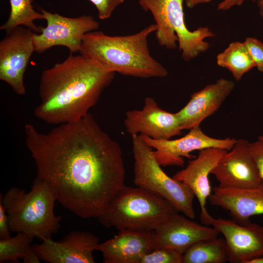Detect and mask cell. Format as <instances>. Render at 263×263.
<instances>
[{"label":"cell","mask_w":263,"mask_h":263,"mask_svg":"<svg viewBox=\"0 0 263 263\" xmlns=\"http://www.w3.org/2000/svg\"><path fill=\"white\" fill-rule=\"evenodd\" d=\"M25 143L56 200L83 219L98 218L125 186L121 149L88 113L47 133L24 126Z\"/></svg>","instance_id":"6da1fadb"},{"label":"cell","mask_w":263,"mask_h":263,"mask_svg":"<svg viewBox=\"0 0 263 263\" xmlns=\"http://www.w3.org/2000/svg\"><path fill=\"white\" fill-rule=\"evenodd\" d=\"M114 74L93 59L71 54L42 72L35 116L57 125L79 120L96 104Z\"/></svg>","instance_id":"7a4b0ae2"},{"label":"cell","mask_w":263,"mask_h":263,"mask_svg":"<svg viewBox=\"0 0 263 263\" xmlns=\"http://www.w3.org/2000/svg\"><path fill=\"white\" fill-rule=\"evenodd\" d=\"M156 29L152 24L135 34L122 36L90 32L84 36L79 53L114 73L143 78L164 77L167 70L151 56L148 46L149 36Z\"/></svg>","instance_id":"3957f363"},{"label":"cell","mask_w":263,"mask_h":263,"mask_svg":"<svg viewBox=\"0 0 263 263\" xmlns=\"http://www.w3.org/2000/svg\"><path fill=\"white\" fill-rule=\"evenodd\" d=\"M0 201L8 217L10 231L26 233L40 240L52 239L60 227L61 218L54 213L55 193L50 186L37 177L31 190L12 187Z\"/></svg>","instance_id":"277c9868"},{"label":"cell","mask_w":263,"mask_h":263,"mask_svg":"<svg viewBox=\"0 0 263 263\" xmlns=\"http://www.w3.org/2000/svg\"><path fill=\"white\" fill-rule=\"evenodd\" d=\"M175 211L163 198L139 187L125 185L97 219L103 226L118 230H154Z\"/></svg>","instance_id":"5b68a950"},{"label":"cell","mask_w":263,"mask_h":263,"mask_svg":"<svg viewBox=\"0 0 263 263\" xmlns=\"http://www.w3.org/2000/svg\"><path fill=\"white\" fill-rule=\"evenodd\" d=\"M184 0H138L145 11L150 12L155 21V36L159 44L167 49H179L185 61H189L209 49L205 39L215 36L207 27L191 31L185 23Z\"/></svg>","instance_id":"8992f818"},{"label":"cell","mask_w":263,"mask_h":263,"mask_svg":"<svg viewBox=\"0 0 263 263\" xmlns=\"http://www.w3.org/2000/svg\"><path fill=\"white\" fill-rule=\"evenodd\" d=\"M134 158V184L168 201L189 219L195 216V195L185 184L168 176L161 169L152 148L140 135L132 136Z\"/></svg>","instance_id":"52a82bcc"},{"label":"cell","mask_w":263,"mask_h":263,"mask_svg":"<svg viewBox=\"0 0 263 263\" xmlns=\"http://www.w3.org/2000/svg\"><path fill=\"white\" fill-rule=\"evenodd\" d=\"M47 25L39 33H33L35 51L42 54L52 47L62 46L71 54L79 52L84 36L97 30L99 22L88 15L70 18L41 9Z\"/></svg>","instance_id":"ba28073f"},{"label":"cell","mask_w":263,"mask_h":263,"mask_svg":"<svg viewBox=\"0 0 263 263\" xmlns=\"http://www.w3.org/2000/svg\"><path fill=\"white\" fill-rule=\"evenodd\" d=\"M0 41V79L17 94L24 95V75L35 51L34 32L19 26L6 32Z\"/></svg>","instance_id":"9c48e42d"},{"label":"cell","mask_w":263,"mask_h":263,"mask_svg":"<svg viewBox=\"0 0 263 263\" xmlns=\"http://www.w3.org/2000/svg\"><path fill=\"white\" fill-rule=\"evenodd\" d=\"M219 187L230 188H255L263 187L256 163L250 150V143L237 139L211 171Z\"/></svg>","instance_id":"30bf717a"},{"label":"cell","mask_w":263,"mask_h":263,"mask_svg":"<svg viewBox=\"0 0 263 263\" xmlns=\"http://www.w3.org/2000/svg\"><path fill=\"white\" fill-rule=\"evenodd\" d=\"M148 146L155 149L154 155L161 167H183L184 158L192 159L191 153L196 150L217 148L230 150L237 139L233 138L216 139L205 134L200 127L192 128L183 137L175 140H155L142 136Z\"/></svg>","instance_id":"8fae6325"},{"label":"cell","mask_w":263,"mask_h":263,"mask_svg":"<svg viewBox=\"0 0 263 263\" xmlns=\"http://www.w3.org/2000/svg\"><path fill=\"white\" fill-rule=\"evenodd\" d=\"M124 123L131 136L140 135L155 140L170 139L182 130L175 113L163 110L151 97L145 98L142 109L127 111Z\"/></svg>","instance_id":"7c38bea8"},{"label":"cell","mask_w":263,"mask_h":263,"mask_svg":"<svg viewBox=\"0 0 263 263\" xmlns=\"http://www.w3.org/2000/svg\"><path fill=\"white\" fill-rule=\"evenodd\" d=\"M211 225L224 237L229 263H250L263 256V225L223 218H214Z\"/></svg>","instance_id":"4fadbf2b"},{"label":"cell","mask_w":263,"mask_h":263,"mask_svg":"<svg viewBox=\"0 0 263 263\" xmlns=\"http://www.w3.org/2000/svg\"><path fill=\"white\" fill-rule=\"evenodd\" d=\"M99 243L90 232L72 231L59 241L46 239L32 246L40 259L49 263H94L93 252Z\"/></svg>","instance_id":"5bb4252c"},{"label":"cell","mask_w":263,"mask_h":263,"mask_svg":"<svg viewBox=\"0 0 263 263\" xmlns=\"http://www.w3.org/2000/svg\"><path fill=\"white\" fill-rule=\"evenodd\" d=\"M227 151L217 148L200 150L197 157L189 161L186 168L177 171L172 177L192 190L200 205V220L206 225H211L214 219L206 208L207 200L211 194L208 175Z\"/></svg>","instance_id":"9a60e30c"},{"label":"cell","mask_w":263,"mask_h":263,"mask_svg":"<svg viewBox=\"0 0 263 263\" xmlns=\"http://www.w3.org/2000/svg\"><path fill=\"white\" fill-rule=\"evenodd\" d=\"M177 212L169 215L154 230V249L167 248L183 254L198 241L216 237L220 234L215 228L201 225Z\"/></svg>","instance_id":"2e32d148"},{"label":"cell","mask_w":263,"mask_h":263,"mask_svg":"<svg viewBox=\"0 0 263 263\" xmlns=\"http://www.w3.org/2000/svg\"><path fill=\"white\" fill-rule=\"evenodd\" d=\"M153 230H121L96 250L101 252L104 263H139L140 259L154 249Z\"/></svg>","instance_id":"e0dca14e"},{"label":"cell","mask_w":263,"mask_h":263,"mask_svg":"<svg viewBox=\"0 0 263 263\" xmlns=\"http://www.w3.org/2000/svg\"><path fill=\"white\" fill-rule=\"evenodd\" d=\"M234 86L233 81L221 78L192 94L187 105L175 113L182 130L200 127L203 121L218 110Z\"/></svg>","instance_id":"ac0fdd59"},{"label":"cell","mask_w":263,"mask_h":263,"mask_svg":"<svg viewBox=\"0 0 263 263\" xmlns=\"http://www.w3.org/2000/svg\"><path fill=\"white\" fill-rule=\"evenodd\" d=\"M210 203L228 211L233 220L242 225L251 216L263 215V187L255 188H230L215 187L208 198Z\"/></svg>","instance_id":"d6986e66"},{"label":"cell","mask_w":263,"mask_h":263,"mask_svg":"<svg viewBox=\"0 0 263 263\" xmlns=\"http://www.w3.org/2000/svg\"><path fill=\"white\" fill-rule=\"evenodd\" d=\"M228 259L225 239L216 237L193 244L183 254L182 263H224Z\"/></svg>","instance_id":"ffe728a7"},{"label":"cell","mask_w":263,"mask_h":263,"mask_svg":"<svg viewBox=\"0 0 263 263\" xmlns=\"http://www.w3.org/2000/svg\"><path fill=\"white\" fill-rule=\"evenodd\" d=\"M217 63L227 69L236 81L240 80L243 75L256 67L244 43L234 41L217 57Z\"/></svg>","instance_id":"44dd1931"},{"label":"cell","mask_w":263,"mask_h":263,"mask_svg":"<svg viewBox=\"0 0 263 263\" xmlns=\"http://www.w3.org/2000/svg\"><path fill=\"white\" fill-rule=\"evenodd\" d=\"M32 1L33 0H9V16L0 26V29L7 32L22 26L34 33H40L42 27L37 26L34 22L38 19H44V17L41 12L34 9Z\"/></svg>","instance_id":"7402d4cb"},{"label":"cell","mask_w":263,"mask_h":263,"mask_svg":"<svg viewBox=\"0 0 263 263\" xmlns=\"http://www.w3.org/2000/svg\"><path fill=\"white\" fill-rule=\"evenodd\" d=\"M34 238L22 232L0 240V263L19 262Z\"/></svg>","instance_id":"603a6c76"},{"label":"cell","mask_w":263,"mask_h":263,"mask_svg":"<svg viewBox=\"0 0 263 263\" xmlns=\"http://www.w3.org/2000/svg\"><path fill=\"white\" fill-rule=\"evenodd\" d=\"M183 254L171 249L160 248L144 255L139 263H182Z\"/></svg>","instance_id":"cb8c5ba5"},{"label":"cell","mask_w":263,"mask_h":263,"mask_svg":"<svg viewBox=\"0 0 263 263\" xmlns=\"http://www.w3.org/2000/svg\"><path fill=\"white\" fill-rule=\"evenodd\" d=\"M244 43L258 70L263 73V43L256 38L247 37Z\"/></svg>","instance_id":"d4e9b609"},{"label":"cell","mask_w":263,"mask_h":263,"mask_svg":"<svg viewBox=\"0 0 263 263\" xmlns=\"http://www.w3.org/2000/svg\"><path fill=\"white\" fill-rule=\"evenodd\" d=\"M95 7L98 17L103 20L109 18L117 6L123 3L125 0H89Z\"/></svg>","instance_id":"484cf974"},{"label":"cell","mask_w":263,"mask_h":263,"mask_svg":"<svg viewBox=\"0 0 263 263\" xmlns=\"http://www.w3.org/2000/svg\"><path fill=\"white\" fill-rule=\"evenodd\" d=\"M250 150L263 182V135L257 141L250 143Z\"/></svg>","instance_id":"4316f807"},{"label":"cell","mask_w":263,"mask_h":263,"mask_svg":"<svg viewBox=\"0 0 263 263\" xmlns=\"http://www.w3.org/2000/svg\"><path fill=\"white\" fill-rule=\"evenodd\" d=\"M10 232L8 215L4 206L0 201V239L10 237Z\"/></svg>","instance_id":"83f0119b"},{"label":"cell","mask_w":263,"mask_h":263,"mask_svg":"<svg viewBox=\"0 0 263 263\" xmlns=\"http://www.w3.org/2000/svg\"><path fill=\"white\" fill-rule=\"evenodd\" d=\"M22 259L23 263H40L41 261L38 253L31 245L27 249Z\"/></svg>","instance_id":"f1b7e54d"},{"label":"cell","mask_w":263,"mask_h":263,"mask_svg":"<svg viewBox=\"0 0 263 263\" xmlns=\"http://www.w3.org/2000/svg\"><path fill=\"white\" fill-rule=\"evenodd\" d=\"M245 0H224L217 6L219 10L226 11L234 6H241Z\"/></svg>","instance_id":"f546056e"},{"label":"cell","mask_w":263,"mask_h":263,"mask_svg":"<svg viewBox=\"0 0 263 263\" xmlns=\"http://www.w3.org/2000/svg\"><path fill=\"white\" fill-rule=\"evenodd\" d=\"M187 6L189 8H193L197 5L207 3L213 0H185Z\"/></svg>","instance_id":"4dcf8cb0"},{"label":"cell","mask_w":263,"mask_h":263,"mask_svg":"<svg viewBox=\"0 0 263 263\" xmlns=\"http://www.w3.org/2000/svg\"><path fill=\"white\" fill-rule=\"evenodd\" d=\"M257 3L259 9L260 15L263 17V0H257Z\"/></svg>","instance_id":"1f68e13d"},{"label":"cell","mask_w":263,"mask_h":263,"mask_svg":"<svg viewBox=\"0 0 263 263\" xmlns=\"http://www.w3.org/2000/svg\"><path fill=\"white\" fill-rule=\"evenodd\" d=\"M250 263H263V256L253 260Z\"/></svg>","instance_id":"d6a6232c"}]
</instances>
